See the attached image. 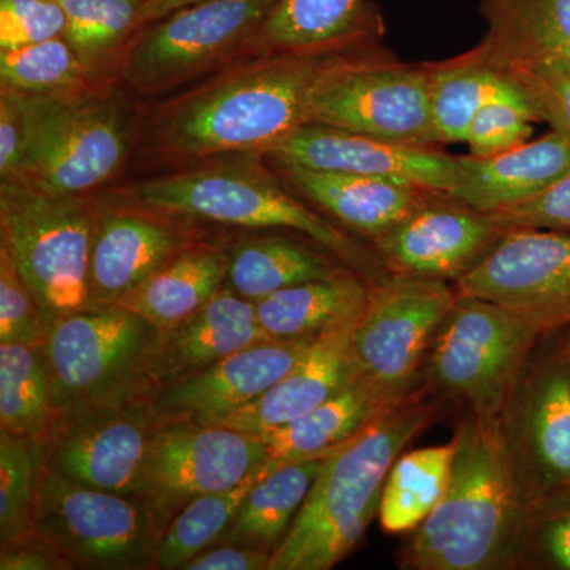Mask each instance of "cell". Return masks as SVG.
<instances>
[{"instance_id": "83f0119b", "label": "cell", "mask_w": 570, "mask_h": 570, "mask_svg": "<svg viewBox=\"0 0 570 570\" xmlns=\"http://www.w3.org/2000/svg\"><path fill=\"white\" fill-rule=\"evenodd\" d=\"M228 265L230 246L197 239L115 306L164 332L193 316L224 287Z\"/></svg>"}, {"instance_id": "cb8c5ba5", "label": "cell", "mask_w": 570, "mask_h": 570, "mask_svg": "<svg viewBox=\"0 0 570 570\" xmlns=\"http://www.w3.org/2000/svg\"><path fill=\"white\" fill-rule=\"evenodd\" d=\"M570 174V140L550 130L490 157L459 156L453 197L480 213H498L546 193Z\"/></svg>"}, {"instance_id": "5b68a950", "label": "cell", "mask_w": 570, "mask_h": 570, "mask_svg": "<svg viewBox=\"0 0 570 570\" xmlns=\"http://www.w3.org/2000/svg\"><path fill=\"white\" fill-rule=\"evenodd\" d=\"M18 97L26 134L17 176L55 193L91 197L134 156L141 112L121 82L66 96Z\"/></svg>"}, {"instance_id": "8fae6325", "label": "cell", "mask_w": 570, "mask_h": 570, "mask_svg": "<svg viewBox=\"0 0 570 570\" xmlns=\"http://www.w3.org/2000/svg\"><path fill=\"white\" fill-rule=\"evenodd\" d=\"M36 534L75 569H154L160 530L141 499L81 485L45 466Z\"/></svg>"}, {"instance_id": "4fadbf2b", "label": "cell", "mask_w": 570, "mask_h": 570, "mask_svg": "<svg viewBox=\"0 0 570 570\" xmlns=\"http://www.w3.org/2000/svg\"><path fill=\"white\" fill-rule=\"evenodd\" d=\"M456 299L449 281L389 275L373 284L352 336L360 371L393 387H419L434 337Z\"/></svg>"}, {"instance_id": "7dc6e473", "label": "cell", "mask_w": 570, "mask_h": 570, "mask_svg": "<svg viewBox=\"0 0 570 570\" xmlns=\"http://www.w3.org/2000/svg\"><path fill=\"white\" fill-rule=\"evenodd\" d=\"M273 554L225 542L224 546L206 549L187 562L184 570H269Z\"/></svg>"}, {"instance_id": "1f68e13d", "label": "cell", "mask_w": 570, "mask_h": 570, "mask_svg": "<svg viewBox=\"0 0 570 570\" xmlns=\"http://www.w3.org/2000/svg\"><path fill=\"white\" fill-rule=\"evenodd\" d=\"M425 66L431 111L442 146L464 142L472 119L490 100L497 97L523 99L519 89L483 58L475 45L459 56L425 62Z\"/></svg>"}, {"instance_id": "5bb4252c", "label": "cell", "mask_w": 570, "mask_h": 570, "mask_svg": "<svg viewBox=\"0 0 570 570\" xmlns=\"http://www.w3.org/2000/svg\"><path fill=\"white\" fill-rule=\"evenodd\" d=\"M197 224L127 193L94 197L88 309L115 306L197 242Z\"/></svg>"}, {"instance_id": "ab89813d", "label": "cell", "mask_w": 570, "mask_h": 570, "mask_svg": "<svg viewBox=\"0 0 570 570\" xmlns=\"http://www.w3.org/2000/svg\"><path fill=\"white\" fill-rule=\"evenodd\" d=\"M498 70L519 89L539 122L570 140V59L551 56Z\"/></svg>"}, {"instance_id": "681fc988", "label": "cell", "mask_w": 570, "mask_h": 570, "mask_svg": "<svg viewBox=\"0 0 570 570\" xmlns=\"http://www.w3.org/2000/svg\"><path fill=\"white\" fill-rule=\"evenodd\" d=\"M554 348H557L561 358L564 360L566 365L570 367V328L564 330V337H562L561 343Z\"/></svg>"}, {"instance_id": "ffe728a7", "label": "cell", "mask_w": 570, "mask_h": 570, "mask_svg": "<svg viewBox=\"0 0 570 570\" xmlns=\"http://www.w3.org/2000/svg\"><path fill=\"white\" fill-rule=\"evenodd\" d=\"M314 341L316 337H302L254 344L164 390L154 404L163 420L209 422L268 392Z\"/></svg>"}, {"instance_id": "7bdbcfd3", "label": "cell", "mask_w": 570, "mask_h": 570, "mask_svg": "<svg viewBox=\"0 0 570 570\" xmlns=\"http://www.w3.org/2000/svg\"><path fill=\"white\" fill-rule=\"evenodd\" d=\"M67 18L56 0H0V51L58 39Z\"/></svg>"}, {"instance_id": "d6a6232c", "label": "cell", "mask_w": 570, "mask_h": 570, "mask_svg": "<svg viewBox=\"0 0 570 570\" xmlns=\"http://www.w3.org/2000/svg\"><path fill=\"white\" fill-rule=\"evenodd\" d=\"M66 13L63 39L97 81H118L124 52L141 28L148 0H56Z\"/></svg>"}, {"instance_id": "7402d4cb", "label": "cell", "mask_w": 570, "mask_h": 570, "mask_svg": "<svg viewBox=\"0 0 570 570\" xmlns=\"http://www.w3.org/2000/svg\"><path fill=\"white\" fill-rule=\"evenodd\" d=\"M265 341L272 337L258 322L255 303L225 284L193 316L159 332L151 360L157 396L225 356Z\"/></svg>"}, {"instance_id": "f1b7e54d", "label": "cell", "mask_w": 570, "mask_h": 570, "mask_svg": "<svg viewBox=\"0 0 570 570\" xmlns=\"http://www.w3.org/2000/svg\"><path fill=\"white\" fill-rule=\"evenodd\" d=\"M485 36L475 47L491 66L570 59V0H479Z\"/></svg>"}, {"instance_id": "603a6c76", "label": "cell", "mask_w": 570, "mask_h": 570, "mask_svg": "<svg viewBox=\"0 0 570 570\" xmlns=\"http://www.w3.org/2000/svg\"><path fill=\"white\" fill-rule=\"evenodd\" d=\"M273 168L303 200L370 243L392 230L430 193L415 184L379 176Z\"/></svg>"}, {"instance_id": "ba28073f", "label": "cell", "mask_w": 570, "mask_h": 570, "mask_svg": "<svg viewBox=\"0 0 570 570\" xmlns=\"http://www.w3.org/2000/svg\"><path fill=\"white\" fill-rule=\"evenodd\" d=\"M279 0H198L142 26L124 52L118 81L157 99L247 56Z\"/></svg>"}, {"instance_id": "2e32d148", "label": "cell", "mask_w": 570, "mask_h": 570, "mask_svg": "<svg viewBox=\"0 0 570 570\" xmlns=\"http://www.w3.org/2000/svg\"><path fill=\"white\" fill-rule=\"evenodd\" d=\"M461 296L508 307L543 335L570 328V234L510 230L455 284Z\"/></svg>"}, {"instance_id": "bcb514c9", "label": "cell", "mask_w": 570, "mask_h": 570, "mask_svg": "<svg viewBox=\"0 0 570 570\" xmlns=\"http://www.w3.org/2000/svg\"><path fill=\"white\" fill-rule=\"evenodd\" d=\"M73 564L50 546L47 540L32 535L0 547V570H69Z\"/></svg>"}, {"instance_id": "c3c4849f", "label": "cell", "mask_w": 570, "mask_h": 570, "mask_svg": "<svg viewBox=\"0 0 570 570\" xmlns=\"http://www.w3.org/2000/svg\"><path fill=\"white\" fill-rule=\"evenodd\" d=\"M198 2V0H148L141 14V28L149 22L159 20L165 14L171 13L174 10L181 9L189 3Z\"/></svg>"}, {"instance_id": "d6986e66", "label": "cell", "mask_w": 570, "mask_h": 570, "mask_svg": "<svg viewBox=\"0 0 570 570\" xmlns=\"http://www.w3.org/2000/svg\"><path fill=\"white\" fill-rule=\"evenodd\" d=\"M262 156L279 167L379 176L441 193H452L459 181V156L441 148L395 145L316 122L299 127Z\"/></svg>"}, {"instance_id": "9a60e30c", "label": "cell", "mask_w": 570, "mask_h": 570, "mask_svg": "<svg viewBox=\"0 0 570 570\" xmlns=\"http://www.w3.org/2000/svg\"><path fill=\"white\" fill-rule=\"evenodd\" d=\"M160 423L154 401L58 415L45 466L81 485L140 499L146 453Z\"/></svg>"}, {"instance_id": "9c48e42d", "label": "cell", "mask_w": 570, "mask_h": 570, "mask_svg": "<svg viewBox=\"0 0 570 570\" xmlns=\"http://www.w3.org/2000/svg\"><path fill=\"white\" fill-rule=\"evenodd\" d=\"M547 335L508 307L461 296L434 337L423 382L439 400L501 417L528 363Z\"/></svg>"}, {"instance_id": "d590c367", "label": "cell", "mask_w": 570, "mask_h": 570, "mask_svg": "<svg viewBox=\"0 0 570 570\" xmlns=\"http://www.w3.org/2000/svg\"><path fill=\"white\" fill-rule=\"evenodd\" d=\"M276 463L269 460L234 489L204 494L190 501L163 531L154 569H183L214 542L223 540L254 483Z\"/></svg>"}, {"instance_id": "484cf974", "label": "cell", "mask_w": 570, "mask_h": 570, "mask_svg": "<svg viewBox=\"0 0 570 570\" xmlns=\"http://www.w3.org/2000/svg\"><path fill=\"white\" fill-rule=\"evenodd\" d=\"M415 389L393 387L360 373L305 417L258 436L268 445L269 459L277 463L326 456L403 403Z\"/></svg>"}, {"instance_id": "7c38bea8", "label": "cell", "mask_w": 570, "mask_h": 570, "mask_svg": "<svg viewBox=\"0 0 570 570\" xmlns=\"http://www.w3.org/2000/svg\"><path fill=\"white\" fill-rule=\"evenodd\" d=\"M258 434L195 420H163L142 468L140 499L160 530L195 498L230 490L268 463Z\"/></svg>"}, {"instance_id": "f35d334b", "label": "cell", "mask_w": 570, "mask_h": 570, "mask_svg": "<svg viewBox=\"0 0 570 570\" xmlns=\"http://www.w3.org/2000/svg\"><path fill=\"white\" fill-rule=\"evenodd\" d=\"M519 569L570 570V487L528 501L513 557Z\"/></svg>"}, {"instance_id": "e0dca14e", "label": "cell", "mask_w": 570, "mask_h": 570, "mask_svg": "<svg viewBox=\"0 0 570 570\" xmlns=\"http://www.w3.org/2000/svg\"><path fill=\"white\" fill-rule=\"evenodd\" d=\"M508 234L491 214L471 208L450 193L430 190L371 246L389 275L455 284L482 264Z\"/></svg>"}, {"instance_id": "3957f363", "label": "cell", "mask_w": 570, "mask_h": 570, "mask_svg": "<svg viewBox=\"0 0 570 570\" xmlns=\"http://www.w3.org/2000/svg\"><path fill=\"white\" fill-rule=\"evenodd\" d=\"M425 382L326 459L269 570H328L340 564L379 513L397 456L441 417Z\"/></svg>"}, {"instance_id": "b9f144b4", "label": "cell", "mask_w": 570, "mask_h": 570, "mask_svg": "<svg viewBox=\"0 0 570 570\" xmlns=\"http://www.w3.org/2000/svg\"><path fill=\"white\" fill-rule=\"evenodd\" d=\"M48 325L9 250L0 246V344L43 347Z\"/></svg>"}, {"instance_id": "60d3db41", "label": "cell", "mask_w": 570, "mask_h": 570, "mask_svg": "<svg viewBox=\"0 0 570 570\" xmlns=\"http://www.w3.org/2000/svg\"><path fill=\"white\" fill-rule=\"evenodd\" d=\"M534 122L538 118L523 99L497 97L474 116L464 142L471 156H497L530 141Z\"/></svg>"}, {"instance_id": "74e56055", "label": "cell", "mask_w": 570, "mask_h": 570, "mask_svg": "<svg viewBox=\"0 0 570 570\" xmlns=\"http://www.w3.org/2000/svg\"><path fill=\"white\" fill-rule=\"evenodd\" d=\"M47 441L0 430V543L36 535V504Z\"/></svg>"}, {"instance_id": "4316f807", "label": "cell", "mask_w": 570, "mask_h": 570, "mask_svg": "<svg viewBox=\"0 0 570 570\" xmlns=\"http://www.w3.org/2000/svg\"><path fill=\"white\" fill-rule=\"evenodd\" d=\"M373 283L355 269L283 288L255 303L258 322L275 341L317 337L354 325L365 314Z\"/></svg>"}, {"instance_id": "7a4b0ae2", "label": "cell", "mask_w": 570, "mask_h": 570, "mask_svg": "<svg viewBox=\"0 0 570 570\" xmlns=\"http://www.w3.org/2000/svg\"><path fill=\"white\" fill-rule=\"evenodd\" d=\"M444 497L401 551L407 570H512L528 498L501 417L472 414L453 433Z\"/></svg>"}, {"instance_id": "277c9868", "label": "cell", "mask_w": 570, "mask_h": 570, "mask_svg": "<svg viewBox=\"0 0 570 570\" xmlns=\"http://www.w3.org/2000/svg\"><path fill=\"white\" fill-rule=\"evenodd\" d=\"M141 204L195 223L292 232L377 284L389 276L373 249L303 200L261 153H232L127 187Z\"/></svg>"}, {"instance_id": "ac0fdd59", "label": "cell", "mask_w": 570, "mask_h": 570, "mask_svg": "<svg viewBox=\"0 0 570 570\" xmlns=\"http://www.w3.org/2000/svg\"><path fill=\"white\" fill-rule=\"evenodd\" d=\"M501 420L528 501L570 487V367L557 348L534 352Z\"/></svg>"}, {"instance_id": "d4e9b609", "label": "cell", "mask_w": 570, "mask_h": 570, "mask_svg": "<svg viewBox=\"0 0 570 570\" xmlns=\"http://www.w3.org/2000/svg\"><path fill=\"white\" fill-rule=\"evenodd\" d=\"M385 29L374 0H279L247 56L371 47L384 43Z\"/></svg>"}, {"instance_id": "8d00e7d4", "label": "cell", "mask_w": 570, "mask_h": 570, "mask_svg": "<svg viewBox=\"0 0 570 570\" xmlns=\"http://www.w3.org/2000/svg\"><path fill=\"white\" fill-rule=\"evenodd\" d=\"M110 82V81H108ZM104 85L63 37L0 51V91L21 97L66 96Z\"/></svg>"}, {"instance_id": "836d02e7", "label": "cell", "mask_w": 570, "mask_h": 570, "mask_svg": "<svg viewBox=\"0 0 570 570\" xmlns=\"http://www.w3.org/2000/svg\"><path fill=\"white\" fill-rule=\"evenodd\" d=\"M452 439L445 444L403 452L382 491L379 523L387 534L415 531L438 508L452 471Z\"/></svg>"}, {"instance_id": "f6af8a7d", "label": "cell", "mask_w": 570, "mask_h": 570, "mask_svg": "<svg viewBox=\"0 0 570 570\" xmlns=\"http://www.w3.org/2000/svg\"><path fill=\"white\" fill-rule=\"evenodd\" d=\"M24 134L20 97L0 91V179L11 178L20 171Z\"/></svg>"}, {"instance_id": "6da1fadb", "label": "cell", "mask_w": 570, "mask_h": 570, "mask_svg": "<svg viewBox=\"0 0 570 570\" xmlns=\"http://www.w3.org/2000/svg\"><path fill=\"white\" fill-rule=\"evenodd\" d=\"M363 48L239 58L141 112L134 154L165 171L224 154H262L309 122L322 77Z\"/></svg>"}, {"instance_id": "4dcf8cb0", "label": "cell", "mask_w": 570, "mask_h": 570, "mask_svg": "<svg viewBox=\"0 0 570 570\" xmlns=\"http://www.w3.org/2000/svg\"><path fill=\"white\" fill-rule=\"evenodd\" d=\"M332 455V453H330ZM326 456L276 463L254 483L224 542L275 554L305 504Z\"/></svg>"}, {"instance_id": "8992f818", "label": "cell", "mask_w": 570, "mask_h": 570, "mask_svg": "<svg viewBox=\"0 0 570 570\" xmlns=\"http://www.w3.org/2000/svg\"><path fill=\"white\" fill-rule=\"evenodd\" d=\"M94 195L55 193L21 176L0 179V246L39 303L48 328L88 309Z\"/></svg>"}, {"instance_id": "52a82bcc", "label": "cell", "mask_w": 570, "mask_h": 570, "mask_svg": "<svg viewBox=\"0 0 570 570\" xmlns=\"http://www.w3.org/2000/svg\"><path fill=\"white\" fill-rule=\"evenodd\" d=\"M159 330L122 307L86 309L48 328L43 351L58 415L154 401L151 360Z\"/></svg>"}, {"instance_id": "ee69618b", "label": "cell", "mask_w": 570, "mask_h": 570, "mask_svg": "<svg viewBox=\"0 0 570 570\" xmlns=\"http://www.w3.org/2000/svg\"><path fill=\"white\" fill-rule=\"evenodd\" d=\"M505 230H551L570 234V174L524 204L491 213Z\"/></svg>"}, {"instance_id": "30bf717a", "label": "cell", "mask_w": 570, "mask_h": 570, "mask_svg": "<svg viewBox=\"0 0 570 570\" xmlns=\"http://www.w3.org/2000/svg\"><path fill=\"white\" fill-rule=\"evenodd\" d=\"M309 122L414 148H441L425 62L400 61L384 43L348 55L326 71Z\"/></svg>"}, {"instance_id": "44dd1931", "label": "cell", "mask_w": 570, "mask_h": 570, "mask_svg": "<svg viewBox=\"0 0 570 570\" xmlns=\"http://www.w3.org/2000/svg\"><path fill=\"white\" fill-rule=\"evenodd\" d=\"M356 324L316 337L299 362L253 403L202 423L261 434L305 417L362 373L352 346Z\"/></svg>"}, {"instance_id": "e575fe53", "label": "cell", "mask_w": 570, "mask_h": 570, "mask_svg": "<svg viewBox=\"0 0 570 570\" xmlns=\"http://www.w3.org/2000/svg\"><path fill=\"white\" fill-rule=\"evenodd\" d=\"M56 420L41 347L0 344V430L47 441Z\"/></svg>"}, {"instance_id": "f546056e", "label": "cell", "mask_w": 570, "mask_h": 570, "mask_svg": "<svg viewBox=\"0 0 570 570\" xmlns=\"http://www.w3.org/2000/svg\"><path fill=\"white\" fill-rule=\"evenodd\" d=\"M348 268L351 266L305 236H250L230 246L225 284L257 303L283 288L326 279Z\"/></svg>"}]
</instances>
